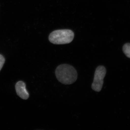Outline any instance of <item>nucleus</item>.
<instances>
[{"mask_svg":"<svg viewBox=\"0 0 130 130\" xmlns=\"http://www.w3.org/2000/svg\"><path fill=\"white\" fill-rule=\"evenodd\" d=\"M58 81L64 85L73 84L77 78V73L74 68L68 64H63L56 68L55 72Z\"/></svg>","mask_w":130,"mask_h":130,"instance_id":"f257e3e1","label":"nucleus"},{"mask_svg":"<svg viewBox=\"0 0 130 130\" xmlns=\"http://www.w3.org/2000/svg\"><path fill=\"white\" fill-rule=\"evenodd\" d=\"M74 37V33L71 30H58L50 33L48 39L53 44H63L70 43Z\"/></svg>","mask_w":130,"mask_h":130,"instance_id":"f03ea898","label":"nucleus"},{"mask_svg":"<svg viewBox=\"0 0 130 130\" xmlns=\"http://www.w3.org/2000/svg\"><path fill=\"white\" fill-rule=\"evenodd\" d=\"M106 73V70L105 67L100 66L96 68L95 72L93 82L91 85L92 89L96 92L101 90L104 83V78Z\"/></svg>","mask_w":130,"mask_h":130,"instance_id":"7ed1b4c3","label":"nucleus"},{"mask_svg":"<svg viewBox=\"0 0 130 130\" xmlns=\"http://www.w3.org/2000/svg\"><path fill=\"white\" fill-rule=\"evenodd\" d=\"M16 93L19 97L24 100L29 98V94L26 88V84L22 81L17 82L15 85Z\"/></svg>","mask_w":130,"mask_h":130,"instance_id":"20e7f679","label":"nucleus"},{"mask_svg":"<svg viewBox=\"0 0 130 130\" xmlns=\"http://www.w3.org/2000/svg\"><path fill=\"white\" fill-rule=\"evenodd\" d=\"M123 51L126 56L130 58V43H126L124 45Z\"/></svg>","mask_w":130,"mask_h":130,"instance_id":"39448f33","label":"nucleus"},{"mask_svg":"<svg viewBox=\"0 0 130 130\" xmlns=\"http://www.w3.org/2000/svg\"><path fill=\"white\" fill-rule=\"evenodd\" d=\"M5 61V59L4 56L0 54V71L2 69Z\"/></svg>","mask_w":130,"mask_h":130,"instance_id":"423d86ee","label":"nucleus"}]
</instances>
